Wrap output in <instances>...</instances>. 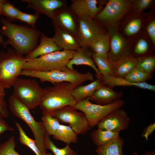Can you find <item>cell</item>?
I'll return each instance as SVG.
<instances>
[{"mask_svg":"<svg viewBox=\"0 0 155 155\" xmlns=\"http://www.w3.org/2000/svg\"><path fill=\"white\" fill-rule=\"evenodd\" d=\"M3 118L0 113V134L6 131L14 130L13 128L9 125Z\"/></svg>","mask_w":155,"mask_h":155,"instance_id":"42","label":"cell"},{"mask_svg":"<svg viewBox=\"0 0 155 155\" xmlns=\"http://www.w3.org/2000/svg\"><path fill=\"white\" fill-rule=\"evenodd\" d=\"M155 129V123L150 124L144 129L142 133V136L144 137L146 140L148 141L149 136L152 133Z\"/></svg>","mask_w":155,"mask_h":155,"instance_id":"43","label":"cell"},{"mask_svg":"<svg viewBox=\"0 0 155 155\" xmlns=\"http://www.w3.org/2000/svg\"><path fill=\"white\" fill-rule=\"evenodd\" d=\"M39 17V15L36 13L30 14L21 11L18 16L17 20L26 22L32 28H35V23Z\"/></svg>","mask_w":155,"mask_h":155,"instance_id":"40","label":"cell"},{"mask_svg":"<svg viewBox=\"0 0 155 155\" xmlns=\"http://www.w3.org/2000/svg\"><path fill=\"white\" fill-rule=\"evenodd\" d=\"M15 123L19 132V140L21 144L29 148L36 155H53L52 153L42 152L37 146L35 140L32 139L27 135L19 123L16 121Z\"/></svg>","mask_w":155,"mask_h":155,"instance_id":"30","label":"cell"},{"mask_svg":"<svg viewBox=\"0 0 155 155\" xmlns=\"http://www.w3.org/2000/svg\"><path fill=\"white\" fill-rule=\"evenodd\" d=\"M5 93L4 89L0 85V94Z\"/></svg>","mask_w":155,"mask_h":155,"instance_id":"46","label":"cell"},{"mask_svg":"<svg viewBox=\"0 0 155 155\" xmlns=\"http://www.w3.org/2000/svg\"><path fill=\"white\" fill-rule=\"evenodd\" d=\"M26 61L25 57L10 48L6 53L0 54V85L4 89L13 86L20 75L23 66Z\"/></svg>","mask_w":155,"mask_h":155,"instance_id":"5","label":"cell"},{"mask_svg":"<svg viewBox=\"0 0 155 155\" xmlns=\"http://www.w3.org/2000/svg\"><path fill=\"white\" fill-rule=\"evenodd\" d=\"M103 84L102 81L97 79L86 85H80L73 90L72 96L77 101H80L91 97L96 90Z\"/></svg>","mask_w":155,"mask_h":155,"instance_id":"26","label":"cell"},{"mask_svg":"<svg viewBox=\"0 0 155 155\" xmlns=\"http://www.w3.org/2000/svg\"><path fill=\"white\" fill-rule=\"evenodd\" d=\"M54 85L44 88V94L39 106L43 115L50 114L65 106L73 107L77 102L72 96L75 86L68 82Z\"/></svg>","mask_w":155,"mask_h":155,"instance_id":"2","label":"cell"},{"mask_svg":"<svg viewBox=\"0 0 155 155\" xmlns=\"http://www.w3.org/2000/svg\"><path fill=\"white\" fill-rule=\"evenodd\" d=\"M155 45L143 31L131 42L130 54L136 58L152 53Z\"/></svg>","mask_w":155,"mask_h":155,"instance_id":"18","label":"cell"},{"mask_svg":"<svg viewBox=\"0 0 155 155\" xmlns=\"http://www.w3.org/2000/svg\"><path fill=\"white\" fill-rule=\"evenodd\" d=\"M78 16V25L75 37L81 47H90L107 32L94 19L85 16Z\"/></svg>","mask_w":155,"mask_h":155,"instance_id":"11","label":"cell"},{"mask_svg":"<svg viewBox=\"0 0 155 155\" xmlns=\"http://www.w3.org/2000/svg\"><path fill=\"white\" fill-rule=\"evenodd\" d=\"M124 139L119 136L106 145L97 146L95 152L98 155H124Z\"/></svg>","mask_w":155,"mask_h":155,"instance_id":"27","label":"cell"},{"mask_svg":"<svg viewBox=\"0 0 155 155\" xmlns=\"http://www.w3.org/2000/svg\"><path fill=\"white\" fill-rule=\"evenodd\" d=\"M152 74L142 71L136 67L133 69L124 77L127 80L133 83L146 82L150 80Z\"/></svg>","mask_w":155,"mask_h":155,"instance_id":"35","label":"cell"},{"mask_svg":"<svg viewBox=\"0 0 155 155\" xmlns=\"http://www.w3.org/2000/svg\"><path fill=\"white\" fill-rule=\"evenodd\" d=\"M130 119L125 111L121 108L110 113L97 124L98 128L119 133L127 129Z\"/></svg>","mask_w":155,"mask_h":155,"instance_id":"13","label":"cell"},{"mask_svg":"<svg viewBox=\"0 0 155 155\" xmlns=\"http://www.w3.org/2000/svg\"><path fill=\"white\" fill-rule=\"evenodd\" d=\"M13 86V94L29 110L39 106L44 94V90L37 80L18 78Z\"/></svg>","mask_w":155,"mask_h":155,"instance_id":"8","label":"cell"},{"mask_svg":"<svg viewBox=\"0 0 155 155\" xmlns=\"http://www.w3.org/2000/svg\"><path fill=\"white\" fill-rule=\"evenodd\" d=\"M102 82L103 85L113 88L115 86H134L139 88L152 91H155V86L146 82L133 83L129 82L124 78L108 75H102Z\"/></svg>","mask_w":155,"mask_h":155,"instance_id":"23","label":"cell"},{"mask_svg":"<svg viewBox=\"0 0 155 155\" xmlns=\"http://www.w3.org/2000/svg\"><path fill=\"white\" fill-rule=\"evenodd\" d=\"M142 155H155V152L154 151H146L143 153Z\"/></svg>","mask_w":155,"mask_h":155,"instance_id":"44","label":"cell"},{"mask_svg":"<svg viewBox=\"0 0 155 155\" xmlns=\"http://www.w3.org/2000/svg\"><path fill=\"white\" fill-rule=\"evenodd\" d=\"M44 144L45 149L51 150L53 155H77L76 152L70 148L69 145H67L61 148L57 147L46 132L44 137Z\"/></svg>","mask_w":155,"mask_h":155,"instance_id":"32","label":"cell"},{"mask_svg":"<svg viewBox=\"0 0 155 155\" xmlns=\"http://www.w3.org/2000/svg\"><path fill=\"white\" fill-rule=\"evenodd\" d=\"M136 67L139 70L152 74L155 69V55L153 53L136 58Z\"/></svg>","mask_w":155,"mask_h":155,"instance_id":"31","label":"cell"},{"mask_svg":"<svg viewBox=\"0 0 155 155\" xmlns=\"http://www.w3.org/2000/svg\"><path fill=\"white\" fill-rule=\"evenodd\" d=\"M52 38L61 49L77 51L81 48L75 36L62 29H55Z\"/></svg>","mask_w":155,"mask_h":155,"instance_id":"21","label":"cell"},{"mask_svg":"<svg viewBox=\"0 0 155 155\" xmlns=\"http://www.w3.org/2000/svg\"><path fill=\"white\" fill-rule=\"evenodd\" d=\"M124 100L120 99L112 103L101 105L92 103L88 98L77 102L73 106L84 114L91 127H95L104 117L113 111L121 108Z\"/></svg>","mask_w":155,"mask_h":155,"instance_id":"10","label":"cell"},{"mask_svg":"<svg viewBox=\"0 0 155 155\" xmlns=\"http://www.w3.org/2000/svg\"><path fill=\"white\" fill-rule=\"evenodd\" d=\"M9 106L12 114L25 122L32 131L36 145L43 152L47 153L44 144L46 131L42 122L36 121L30 110L19 101L12 94L8 99Z\"/></svg>","mask_w":155,"mask_h":155,"instance_id":"7","label":"cell"},{"mask_svg":"<svg viewBox=\"0 0 155 155\" xmlns=\"http://www.w3.org/2000/svg\"><path fill=\"white\" fill-rule=\"evenodd\" d=\"M2 10L3 14L12 20H17L18 16L21 12L11 3L6 1L2 5Z\"/></svg>","mask_w":155,"mask_h":155,"instance_id":"38","label":"cell"},{"mask_svg":"<svg viewBox=\"0 0 155 155\" xmlns=\"http://www.w3.org/2000/svg\"><path fill=\"white\" fill-rule=\"evenodd\" d=\"M76 51L65 50L53 52L37 58L27 59L22 70L46 71L66 70V65Z\"/></svg>","mask_w":155,"mask_h":155,"instance_id":"4","label":"cell"},{"mask_svg":"<svg viewBox=\"0 0 155 155\" xmlns=\"http://www.w3.org/2000/svg\"><path fill=\"white\" fill-rule=\"evenodd\" d=\"M133 8L139 11H143L145 9H154V0H131Z\"/></svg>","mask_w":155,"mask_h":155,"instance_id":"39","label":"cell"},{"mask_svg":"<svg viewBox=\"0 0 155 155\" xmlns=\"http://www.w3.org/2000/svg\"><path fill=\"white\" fill-rule=\"evenodd\" d=\"M28 3L27 7L31 9L35 13L42 14L52 19L55 12L59 9L67 6L64 0H22Z\"/></svg>","mask_w":155,"mask_h":155,"instance_id":"17","label":"cell"},{"mask_svg":"<svg viewBox=\"0 0 155 155\" xmlns=\"http://www.w3.org/2000/svg\"><path fill=\"white\" fill-rule=\"evenodd\" d=\"M137 63V58L130 54L121 57L115 63L116 70L115 76L124 78L125 75L136 67Z\"/></svg>","mask_w":155,"mask_h":155,"instance_id":"25","label":"cell"},{"mask_svg":"<svg viewBox=\"0 0 155 155\" xmlns=\"http://www.w3.org/2000/svg\"><path fill=\"white\" fill-rule=\"evenodd\" d=\"M77 135L69 125L61 124L53 136L54 139L63 142L66 145H69L77 142Z\"/></svg>","mask_w":155,"mask_h":155,"instance_id":"29","label":"cell"},{"mask_svg":"<svg viewBox=\"0 0 155 155\" xmlns=\"http://www.w3.org/2000/svg\"><path fill=\"white\" fill-rule=\"evenodd\" d=\"M1 34L7 39L3 44L6 47L10 44L18 54L27 55L35 49L40 32L33 28L13 24L2 18Z\"/></svg>","mask_w":155,"mask_h":155,"instance_id":"1","label":"cell"},{"mask_svg":"<svg viewBox=\"0 0 155 155\" xmlns=\"http://www.w3.org/2000/svg\"><path fill=\"white\" fill-rule=\"evenodd\" d=\"M92 53L86 47H81L78 51H75L72 58L66 65L67 67L71 70L74 69V65H85L92 67L95 71L97 79L101 81L102 75L94 62L92 57Z\"/></svg>","mask_w":155,"mask_h":155,"instance_id":"20","label":"cell"},{"mask_svg":"<svg viewBox=\"0 0 155 155\" xmlns=\"http://www.w3.org/2000/svg\"><path fill=\"white\" fill-rule=\"evenodd\" d=\"M113 88L102 84L98 88L91 97L88 98L90 101L95 104L105 105L120 99L123 94L114 91Z\"/></svg>","mask_w":155,"mask_h":155,"instance_id":"19","label":"cell"},{"mask_svg":"<svg viewBox=\"0 0 155 155\" xmlns=\"http://www.w3.org/2000/svg\"><path fill=\"white\" fill-rule=\"evenodd\" d=\"M42 122L46 132L50 136H53L61 124L57 118L49 114L43 115Z\"/></svg>","mask_w":155,"mask_h":155,"instance_id":"34","label":"cell"},{"mask_svg":"<svg viewBox=\"0 0 155 155\" xmlns=\"http://www.w3.org/2000/svg\"><path fill=\"white\" fill-rule=\"evenodd\" d=\"M15 137H10L6 141L0 144V155H20L15 150Z\"/></svg>","mask_w":155,"mask_h":155,"instance_id":"37","label":"cell"},{"mask_svg":"<svg viewBox=\"0 0 155 155\" xmlns=\"http://www.w3.org/2000/svg\"><path fill=\"white\" fill-rule=\"evenodd\" d=\"M119 133L98 128L93 130L91 135L94 144L97 146L104 145L119 136Z\"/></svg>","mask_w":155,"mask_h":155,"instance_id":"28","label":"cell"},{"mask_svg":"<svg viewBox=\"0 0 155 155\" xmlns=\"http://www.w3.org/2000/svg\"><path fill=\"white\" fill-rule=\"evenodd\" d=\"M5 93L0 94V113L4 118H7L9 114L7 104L5 99Z\"/></svg>","mask_w":155,"mask_h":155,"instance_id":"41","label":"cell"},{"mask_svg":"<svg viewBox=\"0 0 155 155\" xmlns=\"http://www.w3.org/2000/svg\"><path fill=\"white\" fill-rule=\"evenodd\" d=\"M92 57L102 75H108L115 76L116 70L115 63L110 59L107 54L92 53Z\"/></svg>","mask_w":155,"mask_h":155,"instance_id":"24","label":"cell"},{"mask_svg":"<svg viewBox=\"0 0 155 155\" xmlns=\"http://www.w3.org/2000/svg\"><path fill=\"white\" fill-rule=\"evenodd\" d=\"M4 42L3 38L2 36L0 34V45L1 44H3Z\"/></svg>","mask_w":155,"mask_h":155,"instance_id":"47","label":"cell"},{"mask_svg":"<svg viewBox=\"0 0 155 155\" xmlns=\"http://www.w3.org/2000/svg\"><path fill=\"white\" fill-rule=\"evenodd\" d=\"M1 67H0V79L1 78Z\"/></svg>","mask_w":155,"mask_h":155,"instance_id":"48","label":"cell"},{"mask_svg":"<svg viewBox=\"0 0 155 155\" xmlns=\"http://www.w3.org/2000/svg\"><path fill=\"white\" fill-rule=\"evenodd\" d=\"M148 13L133 8L121 20L116 29L125 39L131 42L144 30Z\"/></svg>","mask_w":155,"mask_h":155,"instance_id":"9","label":"cell"},{"mask_svg":"<svg viewBox=\"0 0 155 155\" xmlns=\"http://www.w3.org/2000/svg\"><path fill=\"white\" fill-rule=\"evenodd\" d=\"M107 0H72L69 7L77 16L94 19L104 8Z\"/></svg>","mask_w":155,"mask_h":155,"instance_id":"16","label":"cell"},{"mask_svg":"<svg viewBox=\"0 0 155 155\" xmlns=\"http://www.w3.org/2000/svg\"><path fill=\"white\" fill-rule=\"evenodd\" d=\"M133 8L131 0H109L94 19L107 30L116 28L125 15Z\"/></svg>","mask_w":155,"mask_h":155,"instance_id":"6","label":"cell"},{"mask_svg":"<svg viewBox=\"0 0 155 155\" xmlns=\"http://www.w3.org/2000/svg\"><path fill=\"white\" fill-rule=\"evenodd\" d=\"M20 75L37 78L41 82H48L54 85L68 82L76 87L86 81H94V76L90 72L82 73L74 69L65 71L55 70L46 71L22 70Z\"/></svg>","mask_w":155,"mask_h":155,"instance_id":"3","label":"cell"},{"mask_svg":"<svg viewBox=\"0 0 155 155\" xmlns=\"http://www.w3.org/2000/svg\"><path fill=\"white\" fill-rule=\"evenodd\" d=\"M109 37L110 46L107 55L111 60L115 63L119 58L130 54L131 42L123 37L116 28L107 30Z\"/></svg>","mask_w":155,"mask_h":155,"instance_id":"15","label":"cell"},{"mask_svg":"<svg viewBox=\"0 0 155 155\" xmlns=\"http://www.w3.org/2000/svg\"><path fill=\"white\" fill-rule=\"evenodd\" d=\"M61 49L53 40L43 33L40 36V43L31 53L27 55V59L36 58L53 52L60 51Z\"/></svg>","mask_w":155,"mask_h":155,"instance_id":"22","label":"cell"},{"mask_svg":"<svg viewBox=\"0 0 155 155\" xmlns=\"http://www.w3.org/2000/svg\"><path fill=\"white\" fill-rule=\"evenodd\" d=\"M6 1L4 0H0V16L3 14L2 10V6L3 4Z\"/></svg>","mask_w":155,"mask_h":155,"instance_id":"45","label":"cell"},{"mask_svg":"<svg viewBox=\"0 0 155 155\" xmlns=\"http://www.w3.org/2000/svg\"><path fill=\"white\" fill-rule=\"evenodd\" d=\"M50 114L60 122L68 124L77 135H84L91 129L84 113L73 107L65 106Z\"/></svg>","mask_w":155,"mask_h":155,"instance_id":"12","label":"cell"},{"mask_svg":"<svg viewBox=\"0 0 155 155\" xmlns=\"http://www.w3.org/2000/svg\"><path fill=\"white\" fill-rule=\"evenodd\" d=\"M110 46L109 37L108 31L90 46L93 53L98 54H107Z\"/></svg>","mask_w":155,"mask_h":155,"instance_id":"33","label":"cell"},{"mask_svg":"<svg viewBox=\"0 0 155 155\" xmlns=\"http://www.w3.org/2000/svg\"><path fill=\"white\" fill-rule=\"evenodd\" d=\"M148 13L144 31L155 45V10L151 9Z\"/></svg>","mask_w":155,"mask_h":155,"instance_id":"36","label":"cell"},{"mask_svg":"<svg viewBox=\"0 0 155 155\" xmlns=\"http://www.w3.org/2000/svg\"><path fill=\"white\" fill-rule=\"evenodd\" d=\"M52 20L55 29L64 30L75 37L78 25V16L67 6L56 11Z\"/></svg>","mask_w":155,"mask_h":155,"instance_id":"14","label":"cell"}]
</instances>
